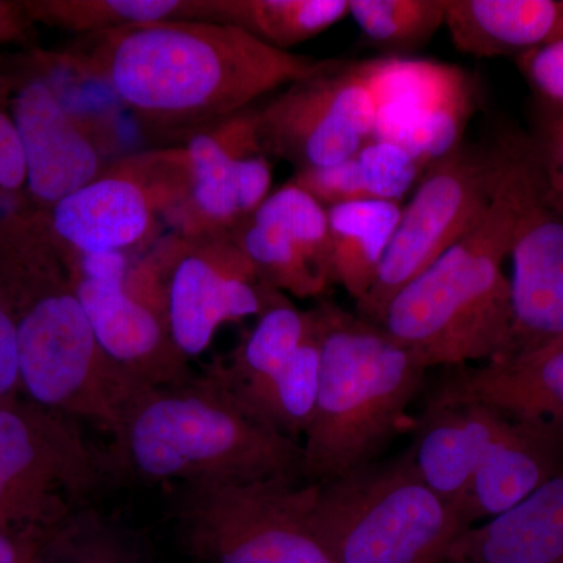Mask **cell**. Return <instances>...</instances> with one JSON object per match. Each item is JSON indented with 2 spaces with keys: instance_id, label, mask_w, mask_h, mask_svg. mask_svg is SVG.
<instances>
[{
  "instance_id": "obj_10",
  "label": "cell",
  "mask_w": 563,
  "mask_h": 563,
  "mask_svg": "<svg viewBox=\"0 0 563 563\" xmlns=\"http://www.w3.org/2000/svg\"><path fill=\"white\" fill-rule=\"evenodd\" d=\"M507 141L515 196L514 320L501 361L563 343V206L544 176L536 141L523 135Z\"/></svg>"
},
{
  "instance_id": "obj_24",
  "label": "cell",
  "mask_w": 563,
  "mask_h": 563,
  "mask_svg": "<svg viewBox=\"0 0 563 563\" xmlns=\"http://www.w3.org/2000/svg\"><path fill=\"white\" fill-rule=\"evenodd\" d=\"M310 310L302 312L284 295L269 290L265 309L252 331L228 362H217L207 372L232 398H240L274 379L285 368L306 336Z\"/></svg>"
},
{
  "instance_id": "obj_17",
  "label": "cell",
  "mask_w": 563,
  "mask_h": 563,
  "mask_svg": "<svg viewBox=\"0 0 563 563\" xmlns=\"http://www.w3.org/2000/svg\"><path fill=\"white\" fill-rule=\"evenodd\" d=\"M162 195H174L184 206L179 192L158 191L136 174V166L122 165L52 206L47 231L74 254L124 252L151 231L155 209L173 202Z\"/></svg>"
},
{
  "instance_id": "obj_31",
  "label": "cell",
  "mask_w": 563,
  "mask_h": 563,
  "mask_svg": "<svg viewBox=\"0 0 563 563\" xmlns=\"http://www.w3.org/2000/svg\"><path fill=\"white\" fill-rule=\"evenodd\" d=\"M354 157L361 165L372 201L399 202L422 177L413 158L388 141L368 140Z\"/></svg>"
},
{
  "instance_id": "obj_19",
  "label": "cell",
  "mask_w": 563,
  "mask_h": 563,
  "mask_svg": "<svg viewBox=\"0 0 563 563\" xmlns=\"http://www.w3.org/2000/svg\"><path fill=\"white\" fill-rule=\"evenodd\" d=\"M507 420L509 415L490 404L433 390L407 454L429 488L459 510Z\"/></svg>"
},
{
  "instance_id": "obj_15",
  "label": "cell",
  "mask_w": 563,
  "mask_h": 563,
  "mask_svg": "<svg viewBox=\"0 0 563 563\" xmlns=\"http://www.w3.org/2000/svg\"><path fill=\"white\" fill-rule=\"evenodd\" d=\"M231 235L274 290L307 299L333 285L328 210L290 181Z\"/></svg>"
},
{
  "instance_id": "obj_13",
  "label": "cell",
  "mask_w": 563,
  "mask_h": 563,
  "mask_svg": "<svg viewBox=\"0 0 563 563\" xmlns=\"http://www.w3.org/2000/svg\"><path fill=\"white\" fill-rule=\"evenodd\" d=\"M168 251L166 324L177 350L190 361L209 350L225 322L258 317L273 287L263 284L231 233L187 239Z\"/></svg>"
},
{
  "instance_id": "obj_9",
  "label": "cell",
  "mask_w": 563,
  "mask_h": 563,
  "mask_svg": "<svg viewBox=\"0 0 563 563\" xmlns=\"http://www.w3.org/2000/svg\"><path fill=\"white\" fill-rule=\"evenodd\" d=\"M503 163V141L488 150L461 144L422 174L357 314L380 324L393 298L483 221Z\"/></svg>"
},
{
  "instance_id": "obj_28",
  "label": "cell",
  "mask_w": 563,
  "mask_h": 563,
  "mask_svg": "<svg viewBox=\"0 0 563 563\" xmlns=\"http://www.w3.org/2000/svg\"><path fill=\"white\" fill-rule=\"evenodd\" d=\"M36 25L96 35L152 24L198 21L201 0H24Z\"/></svg>"
},
{
  "instance_id": "obj_35",
  "label": "cell",
  "mask_w": 563,
  "mask_h": 563,
  "mask_svg": "<svg viewBox=\"0 0 563 563\" xmlns=\"http://www.w3.org/2000/svg\"><path fill=\"white\" fill-rule=\"evenodd\" d=\"M55 531H0V563H46Z\"/></svg>"
},
{
  "instance_id": "obj_14",
  "label": "cell",
  "mask_w": 563,
  "mask_h": 563,
  "mask_svg": "<svg viewBox=\"0 0 563 563\" xmlns=\"http://www.w3.org/2000/svg\"><path fill=\"white\" fill-rule=\"evenodd\" d=\"M257 121L258 109L243 111L196 132L179 151L190 180L180 210L187 239L231 233L272 195Z\"/></svg>"
},
{
  "instance_id": "obj_12",
  "label": "cell",
  "mask_w": 563,
  "mask_h": 563,
  "mask_svg": "<svg viewBox=\"0 0 563 563\" xmlns=\"http://www.w3.org/2000/svg\"><path fill=\"white\" fill-rule=\"evenodd\" d=\"M376 106L373 139L406 151L422 174L461 146L474 109L473 85L457 66L415 58L357 62Z\"/></svg>"
},
{
  "instance_id": "obj_2",
  "label": "cell",
  "mask_w": 563,
  "mask_h": 563,
  "mask_svg": "<svg viewBox=\"0 0 563 563\" xmlns=\"http://www.w3.org/2000/svg\"><path fill=\"white\" fill-rule=\"evenodd\" d=\"M0 298L16 328L22 395L111 437L147 385L103 352L46 224L0 251Z\"/></svg>"
},
{
  "instance_id": "obj_39",
  "label": "cell",
  "mask_w": 563,
  "mask_h": 563,
  "mask_svg": "<svg viewBox=\"0 0 563 563\" xmlns=\"http://www.w3.org/2000/svg\"><path fill=\"white\" fill-rule=\"evenodd\" d=\"M443 563H474V562H463V561H453V559H446Z\"/></svg>"
},
{
  "instance_id": "obj_16",
  "label": "cell",
  "mask_w": 563,
  "mask_h": 563,
  "mask_svg": "<svg viewBox=\"0 0 563 563\" xmlns=\"http://www.w3.org/2000/svg\"><path fill=\"white\" fill-rule=\"evenodd\" d=\"M7 107L24 151L27 190L51 207L101 176L98 151L63 106L54 87L40 76L11 84L3 74Z\"/></svg>"
},
{
  "instance_id": "obj_23",
  "label": "cell",
  "mask_w": 563,
  "mask_h": 563,
  "mask_svg": "<svg viewBox=\"0 0 563 563\" xmlns=\"http://www.w3.org/2000/svg\"><path fill=\"white\" fill-rule=\"evenodd\" d=\"M444 25L463 54L518 58L563 38V0H450Z\"/></svg>"
},
{
  "instance_id": "obj_7",
  "label": "cell",
  "mask_w": 563,
  "mask_h": 563,
  "mask_svg": "<svg viewBox=\"0 0 563 563\" xmlns=\"http://www.w3.org/2000/svg\"><path fill=\"white\" fill-rule=\"evenodd\" d=\"M317 492L290 477L179 485L177 532L202 563H332L313 529Z\"/></svg>"
},
{
  "instance_id": "obj_1",
  "label": "cell",
  "mask_w": 563,
  "mask_h": 563,
  "mask_svg": "<svg viewBox=\"0 0 563 563\" xmlns=\"http://www.w3.org/2000/svg\"><path fill=\"white\" fill-rule=\"evenodd\" d=\"M66 57L162 132L220 124L329 62L274 49L232 25L187 20L87 35Z\"/></svg>"
},
{
  "instance_id": "obj_26",
  "label": "cell",
  "mask_w": 563,
  "mask_h": 563,
  "mask_svg": "<svg viewBox=\"0 0 563 563\" xmlns=\"http://www.w3.org/2000/svg\"><path fill=\"white\" fill-rule=\"evenodd\" d=\"M350 14V0H201L198 21L232 25L274 49L317 38Z\"/></svg>"
},
{
  "instance_id": "obj_33",
  "label": "cell",
  "mask_w": 563,
  "mask_h": 563,
  "mask_svg": "<svg viewBox=\"0 0 563 563\" xmlns=\"http://www.w3.org/2000/svg\"><path fill=\"white\" fill-rule=\"evenodd\" d=\"M533 141L548 184L563 206V111L551 114L539 140Z\"/></svg>"
},
{
  "instance_id": "obj_8",
  "label": "cell",
  "mask_w": 563,
  "mask_h": 563,
  "mask_svg": "<svg viewBox=\"0 0 563 563\" xmlns=\"http://www.w3.org/2000/svg\"><path fill=\"white\" fill-rule=\"evenodd\" d=\"M107 472L74 418L20 396L0 402V531H57Z\"/></svg>"
},
{
  "instance_id": "obj_27",
  "label": "cell",
  "mask_w": 563,
  "mask_h": 563,
  "mask_svg": "<svg viewBox=\"0 0 563 563\" xmlns=\"http://www.w3.org/2000/svg\"><path fill=\"white\" fill-rule=\"evenodd\" d=\"M321 320L317 307L290 362L262 387L233 398L244 412L288 439H303L314 412L321 368Z\"/></svg>"
},
{
  "instance_id": "obj_18",
  "label": "cell",
  "mask_w": 563,
  "mask_h": 563,
  "mask_svg": "<svg viewBox=\"0 0 563 563\" xmlns=\"http://www.w3.org/2000/svg\"><path fill=\"white\" fill-rule=\"evenodd\" d=\"M69 274L96 340L111 361L152 388L184 384L195 376L165 318L129 295L124 282L88 279L70 269Z\"/></svg>"
},
{
  "instance_id": "obj_25",
  "label": "cell",
  "mask_w": 563,
  "mask_h": 563,
  "mask_svg": "<svg viewBox=\"0 0 563 563\" xmlns=\"http://www.w3.org/2000/svg\"><path fill=\"white\" fill-rule=\"evenodd\" d=\"M401 203L361 201L328 209L333 284L355 303L372 290L401 217Z\"/></svg>"
},
{
  "instance_id": "obj_4",
  "label": "cell",
  "mask_w": 563,
  "mask_h": 563,
  "mask_svg": "<svg viewBox=\"0 0 563 563\" xmlns=\"http://www.w3.org/2000/svg\"><path fill=\"white\" fill-rule=\"evenodd\" d=\"M321 320L320 388L303 433V481L322 484L374 462L428 369L376 322L331 301Z\"/></svg>"
},
{
  "instance_id": "obj_5",
  "label": "cell",
  "mask_w": 563,
  "mask_h": 563,
  "mask_svg": "<svg viewBox=\"0 0 563 563\" xmlns=\"http://www.w3.org/2000/svg\"><path fill=\"white\" fill-rule=\"evenodd\" d=\"M514 214L495 199L483 221L415 277L385 310L380 328L426 369L498 362L512 331L509 257Z\"/></svg>"
},
{
  "instance_id": "obj_11",
  "label": "cell",
  "mask_w": 563,
  "mask_h": 563,
  "mask_svg": "<svg viewBox=\"0 0 563 563\" xmlns=\"http://www.w3.org/2000/svg\"><path fill=\"white\" fill-rule=\"evenodd\" d=\"M374 125L376 106L357 62L329 58L258 109L257 131L266 155L301 172L352 157L373 139Z\"/></svg>"
},
{
  "instance_id": "obj_3",
  "label": "cell",
  "mask_w": 563,
  "mask_h": 563,
  "mask_svg": "<svg viewBox=\"0 0 563 563\" xmlns=\"http://www.w3.org/2000/svg\"><path fill=\"white\" fill-rule=\"evenodd\" d=\"M107 457L110 470L147 483L303 481L302 443L244 412L209 372L141 393Z\"/></svg>"
},
{
  "instance_id": "obj_30",
  "label": "cell",
  "mask_w": 563,
  "mask_h": 563,
  "mask_svg": "<svg viewBox=\"0 0 563 563\" xmlns=\"http://www.w3.org/2000/svg\"><path fill=\"white\" fill-rule=\"evenodd\" d=\"M46 563H146L91 510L81 509L52 536Z\"/></svg>"
},
{
  "instance_id": "obj_38",
  "label": "cell",
  "mask_w": 563,
  "mask_h": 563,
  "mask_svg": "<svg viewBox=\"0 0 563 563\" xmlns=\"http://www.w3.org/2000/svg\"><path fill=\"white\" fill-rule=\"evenodd\" d=\"M5 70H7L5 62H3L2 58H0V77H2L3 74H5Z\"/></svg>"
},
{
  "instance_id": "obj_37",
  "label": "cell",
  "mask_w": 563,
  "mask_h": 563,
  "mask_svg": "<svg viewBox=\"0 0 563 563\" xmlns=\"http://www.w3.org/2000/svg\"><path fill=\"white\" fill-rule=\"evenodd\" d=\"M22 225H25V221H7L0 213V250L13 243V240L20 235Z\"/></svg>"
},
{
  "instance_id": "obj_20",
  "label": "cell",
  "mask_w": 563,
  "mask_h": 563,
  "mask_svg": "<svg viewBox=\"0 0 563 563\" xmlns=\"http://www.w3.org/2000/svg\"><path fill=\"white\" fill-rule=\"evenodd\" d=\"M561 473L562 432L551 422L509 415L459 509L466 528L509 512Z\"/></svg>"
},
{
  "instance_id": "obj_32",
  "label": "cell",
  "mask_w": 563,
  "mask_h": 563,
  "mask_svg": "<svg viewBox=\"0 0 563 563\" xmlns=\"http://www.w3.org/2000/svg\"><path fill=\"white\" fill-rule=\"evenodd\" d=\"M532 91L551 106L553 113L563 111V38L526 52L517 58Z\"/></svg>"
},
{
  "instance_id": "obj_21",
  "label": "cell",
  "mask_w": 563,
  "mask_h": 563,
  "mask_svg": "<svg viewBox=\"0 0 563 563\" xmlns=\"http://www.w3.org/2000/svg\"><path fill=\"white\" fill-rule=\"evenodd\" d=\"M435 390L490 404L512 417L551 422L563 435V343L459 369Z\"/></svg>"
},
{
  "instance_id": "obj_36",
  "label": "cell",
  "mask_w": 563,
  "mask_h": 563,
  "mask_svg": "<svg viewBox=\"0 0 563 563\" xmlns=\"http://www.w3.org/2000/svg\"><path fill=\"white\" fill-rule=\"evenodd\" d=\"M0 44L35 46L36 24L25 9L24 0H0Z\"/></svg>"
},
{
  "instance_id": "obj_22",
  "label": "cell",
  "mask_w": 563,
  "mask_h": 563,
  "mask_svg": "<svg viewBox=\"0 0 563 563\" xmlns=\"http://www.w3.org/2000/svg\"><path fill=\"white\" fill-rule=\"evenodd\" d=\"M448 559L474 563H563V473L523 503L466 529Z\"/></svg>"
},
{
  "instance_id": "obj_34",
  "label": "cell",
  "mask_w": 563,
  "mask_h": 563,
  "mask_svg": "<svg viewBox=\"0 0 563 563\" xmlns=\"http://www.w3.org/2000/svg\"><path fill=\"white\" fill-rule=\"evenodd\" d=\"M22 395L16 328L5 302L0 298V402Z\"/></svg>"
},
{
  "instance_id": "obj_29",
  "label": "cell",
  "mask_w": 563,
  "mask_h": 563,
  "mask_svg": "<svg viewBox=\"0 0 563 563\" xmlns=\"http://www.w3.org/2000/svg\"><path fill=\"white\" fill-rule=\"evenodd\" d=\"M450 0H350V14L374 46L420 49L443 27Z\"/></svg>"
},
{
  "instance_id": "obj_6",
  "label": "cell",
  "mask_w": 563,
  "mask_h": 563,
  "mask_svg": "<svg viewBox=\"0 0 563 563\" xmlns=\"http://www.w3.org/2000/svg\"><path fill=\"white\" fill-rule=\"evenodd\" d=\"M317 485L312 523L332 563H443L468 529L407 451Z\"/></svg>"
}]
</instances>
